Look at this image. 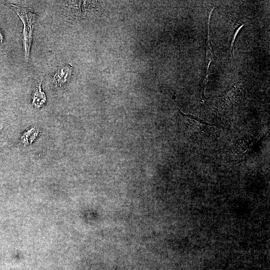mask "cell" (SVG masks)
I'll list each match as a JSON object with an SVG mask.
<instances>
[{"instance_id": "5", "label": "cell", "mask_w": 270, "mask_h": 270, "mask_svg": "<svg viewBox=\"0 0 270 270\" xmlns=\"http://www.w3.org/2000/svg\"><path fill=\"white\" fill-rule=\"evenodd\" d=\"M2 36L0 32V42H2Z\"/></svg>"}, {"instance_id": "3", "label": "cell", "mask_w": 270, "mask_h": 270, "mask_svg": "<svg viewBox=\"0 0 270 270\" xmlns=\"http://www.w3.org/2000/svg\"><path fill=\"white\" fill-rule=\"evenodd\" d=\"M46 101V96L45 93L42 90L41 82H40L33 94L32 104L34 107L40 108L43 106Z\"/></svg>"}, {"instance_id": "4", "label": "cell", "mask_w": 270, "mask_h": 270, "mask_svg": "<svg viewBox=\"0 0 270 270\" xmlns=\"http://www.w3.org/2000/svg\"><path fill=\"white\" fill-rule=\"evenodd\" d=\"M37 134L38 131L34 128H32L30 130H28L26 132L22 137V143L26 144H30L34 141Z\"/></svg>"}, {"instance_id": "1", "label": "cell", "mask_w": 270, "mask_h": 270, "mask_svg": "<svg viewBox=\"0 0 270 270\" xmlns=\"http://www.w3.org/2000/svg\"><path fill=\"white\" fill-rule=\"evenodd\" d=\"M21 20L23 24L22 40L24 44L25 60L29 58L32 44V34L38 19V15L30 8L15 4H10Z\"/></svg>"}, {"instance_id": "2", "label": "cell", "mask_w": 270, "mask_h": 270, "mask_svg": "<svg viewBox=\"0 0 270 270\" xmlns=\"http://www.w3.org/2000/svg\"><path fill=\"white\" fill-rule=\"evenodd\" d=\"M72 73V66L68 64L54 72L52 76V82L57 88H62L70 80Z\"/></svg>"}]
</instances>
